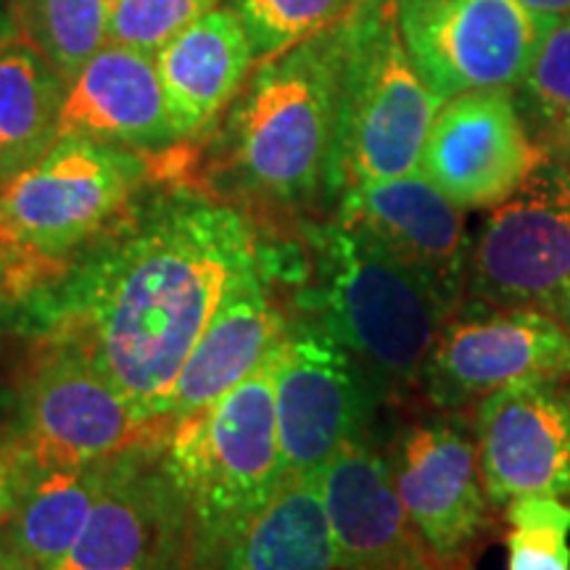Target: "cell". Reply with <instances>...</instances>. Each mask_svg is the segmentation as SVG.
I'll return each mask as SVG.
<instances>
[{
  "label": "cell",
  "instance_id": "21",
  "mask_svg": "<svg viewBox=\"0 0 570 570\" xmlns=\"http://www.w3.org/2000/svg\"><path fill=\"white\" fill-rule=\"evenodd\" d=\"M225 570H336L320 475H285L225 550Z\"/></svg>",
  "mask_w": 570,
  "mask_h": 570
},
{
  "label": "cell",
  "instance_id": "20",
  "mask_svg": "<svg viewBox=\"0 0 570 570\" xmlns=\"http://www.w3.org/2000/svg\"><path fill=\"white\" fill-rule=\"evenodd\" d=\"M175 138L206 130L238 96L256 61L252 38L230 6H217L156 51Z\"/></svg>",
  "mask_w": 570,
  "mask_h": 570
},
{
  "label": "cell",
  "instance_id": "9",
  "mask_svg": "<svg viewBox=\"0 0 570 570\" xmlns=\"http://www.w3.org/2000/svg\"><path fill=\"white\" fill-rule=\"evenodd\" d=\"M570 377V331L525 306L462 304L428 354L420 389L441 412L475 407L515 383Z\"/></svg>",
  "mask_w": 570,
  "mask_h": 570
},
{
  "label": "cell",
  "instance_id": "17",
  "mask_svg": "<svg viewBox=\"0 0 570 570\" xmlns=\"http://www.w3.org/2000/svg\"><path fill=\"white\" fill-rule=\"evenodd\" d=\"M132 446L109 460L104 491L80 539L53 570H169L177 529V491Z\"/></svg>",
  "mask_w": 570,
  "mask_h": 570
},
{
  "label": "cell",
  "instance_id": "2",
  "mask_svg": "<svg viewBox=\"0 0 570 570\" xmlns=\"http://www.w3.org/2000/svg\"><path fill=\"white\" fill-rule=\"evenodd\" d=\"M315 244L317 323L367 370L383 396L420 386L428 354L458 306L338 219L320 227Z\"/></svg>",
  "mask_w": 570,
  "mask_h": 570
},
{
  "label": "cell",
  "instance_id": "12",
  "mask_svg": "<svg viewBox=\"0 0 570 570\" xmlns=\"http://www.w3.org/2000/svg\"><path fill=\"white\" fill-rule=\"evenodd\" d=\"M396 494L444 570H470L494 531L473 428L454 415L415 420L389 458Z\"/></svg>",
  "mask_w": 570,
  "mask_h": 570
},
{
  "label": "cell",
  "instance_id": "31",
  "mask_svg": "<svg viewBox=\"0 0 570 570\" xmlns=\"http://www.w3.org/2000/svg\"><path fill=\"white\" fill-rule=\"evenodd\" d=\"M19 294H17V277H13V254L9 248L0 246V315L9 312V323L13 309H17Z\"/></svg>",
  "mask_w": 570,
  "mask_h": 570
},
{
  "label": "cell",
  "instance_id": "34",
  "mask_svg": "<svg viewBox=\"0 0 570 570\" xmlns=\"http://www.w3.org/2000/svg\"><path fill=\"white\" fill-rule=\"evenodd\" d=\"M17 175V169H13V161L9 156V148H6L3 138H0V185H3L9 177Z\"/></svg>",
  "mask_w": 570,
  "mask_h": 570
},
{
  "label": "cell",
  "instance_id": "30",
  "mask_svg": "<svg viewBox=\"0 0 570 570\" xmlns=\"http://www.w3.org/2000/svg\"><path fill=\"white\" fill-rule=\"evenodd\" d=\"M19 502V468L13 454L0 449V529L9 523Z\"/></svg>",
  "mask_w": 570,
  "mask_h": 570
},
{
  "label": "cell",
  "instance_id": "28",
  "mask_svg": "<svg viewBox=\"0 0 570 570\" xmlns=\"http://www.w3.org/2000/svg\"><path fill=\"white\" fill-rule=\"evenodd\" d=\"M570 537L560 531L510 529L508 570H570Z\"/></svg>",
  "mask_w": 570,
  "mask_h": 570
},
{
  "label": "cell",
  "instance_id": "19",
  "mask_svg": "<svg viewBox=\"0 0 570 570\" xmlns=\"http://www.w3.org/2000/svg\"><path fill=\"white\" fill-rule=\"evenodd\" d=\"M262 262L240 275L214 312L180 370L164 423L194 415L254 373L288 336V323L267 294Z\"/></svg>",
  "mask_w": 570,
  "mask_h": 570
},
{
  "label": "cell",
  "instance_id": "3",
  "mask_svg": "<svg viewBox=\"0 0 570 570\" xmlns=\"http://www.w3.org/2000/svg\"><path fill=\"white\" fill-rule=\"evenodd\" d=\"M336 27L262 61L233 106L227 122L233 173L269 202L309 204L331 188L338 109Z\"/></svg>",
  "mask_w": 570,
  "mask_h": 570
},
{
  "label": "cell",
  "instance_id": "16",
  "mask_svg": "<svg viewBox=\"0 0 570 570\" xmlns=\"http://www.w3.org/2000/svg\"><path fill=\"white\" fill-rule=\"evenodd\" d=\"M336 570H444L396 494L386 454L356 439L320 473Z\"/></svg>",
  "mask_w": 570,
  "mask_h": 570
},
{
  "label": "cell",
  "instance_id": "35",
  "mask_svg": "<svg viewBox=\"0 0 570 570\" xmlns=\"http://www.w3.org/2000/svg\"><path fill=\"white\" fill-rule=\"evenodd\" d=\"M0 42H9V40H0Z\"/></svg>",
  "mask_w": 570,
  "mask_h": 570
},
{
  "label": "cell",
  "instance_id": "8",
  "mask_svg": "<svg viewBox=\"0 0 570 570\" xmlns=\"http://www.w3.org/2000/svg\"><path fill=\"white\" fill-rule=\"evenodd\" d=\"M156 431L80 346L51 341L21 396L11 454L19 470L90 465L146 444Z\"/></svg>",
  "mask_w": 570,
  "mask_h": 570
},
{
  "label": "cell",
  "instance_id": "32",
  "mask_svg": "<svg viewBox=\"0 0 570 570\" xmlns=\"http://www.w3.org/2000/svg\"><path fill=\"white\" fill-rule=\"evenodd\" d=\"M518 3L544 21H560L570 17V0H518Z\"/></svg>",
  "mask_w": 570,
  "mask_h": 570
},
{
  "label": "cell",
  "instance_id": "14",
  "mask_svg": "<svg viewBox=\"0 0 570 570\" xmlns=\"http://www.w3.org/2000/svg\"><path fill=\"white\" fill-rule=\"evenodd\" d=\"M470 428L499 512L531 494L570 502V377L494 391L475 404Z\"/></svg>",
  "mask_w": 570,
  "mask_h": 570
},
{
  "label": "cell",
  "instance_id": "27",
  "mask_svg": "<svg viewBox=\"0 0 570 570\" xmlns=\"http://www.w3.org/2000/svg\"><path fill=\"white\" fill-rule=\"evenodd\" d=\"M219 0H109V42L154 53Z\"/></svg>",
  "mask_w": 570,
  "mask_h": 570
},
{
  "label": "cell",
  "instance_id": "1",
  "mask_svg": "<svg viewBox=\"0 0 570 570\" xmlns=\"http://www.w3.org/2000/svg\"><path fill=\"white\" fill-rule=\"evenodd\" d=\"M77 256L13 323L80 346L148 423L167 428L183 365L235 281L265 259L254 230L230 206L169 196L132 206Z\"/></svg>",
  "mask_w": 570,
  "mask_h": 570
},
{
  "label": "cell",
  "instance_id": "5",
  "mask_svg": "<svg viewBox=\"0 0 570 570\" xmlns=\"http://www.w3.org/2000/svg\"><path fill=\"white\" fill-rule=\"evenodd\" d=\"M281 346L238 386L167 431L164 470L196 512L204 539L223 550L285 479L275 404Z\"/></svg>",
  "mask_w": 570,
  "mask_h": 570
},
{
  "label": "cell",
  "instance_id": "10",
  "mask_svg": "<svg viewBox=\"0 0 570 570\" xmlns=\"http://www.w3.org/2000/svg\"><path fill=\"white\" fill-rule=\"evenodd\" d=\"M417 75L441 101L470 90H512L552 21L518 0H394Z\"/></svg>",
  "mask_w": 570,
  "mask_h": 570
},
{
  "label": "cell",
  "instance_id": "22",
  "mask_svg": "<svg viewBox=\"0 0 570 570\" xmlns=\"http://www.w3.org/2000/svg\"><path fill=\"white\" fill-rule=\"evenodd\" d=\"M109 460L75 468L19 470V502L3 531L40 570H53L80 539L92 504L104 491Z\"/></svg>",
  "mask_w": 570,
  "mask_h": 570
},
{
  "label": "cell",
  "instance_id": "11",
  "mask_svg": "<svg viewBox=\"0 0 570 570\" xmlns=\"http://www.w3.org/2000/svg\"><path fill=\"white\" fill-rule=\"evenodd\" d=\"M383 391L323 325L288 333L277 354L275 404L285 475H320L367 436Z\"/></svg>",
  "mask_w": 570,
  "mask_h": 570
},
{
  "label": "cell",
  "instance_id": "15",
  "mask_svg": "<svg viewBox=\"0 0 570 570\" xmlns=\"http://www.w3.org/2000/svg\"><path fill=\"white\" fill-rule=\"evenodd\" d=\"M336 219L423 275L452 306L465 302L473 256L465 209L428 177L410 173L356 185L338 198Z\"/></svg>",
  "mask_w": 570,
  "mask_h": 570
},
{
  "label": "cell",
  "instance_id": "6",
  "mask_svg": "<svg viewBox=\"0 0 570 570\" xmlns=\"http://www.w3.org/2000/svg\"><path fill=\"white\" fill-rule=\"evenodd\" d=\"M148 175L132 148L59 138L0 185V246L69 265L132 209Z\"/></svg>",
  "mask_w": 570,
  "mask_h": 570
},
{
  "label": "cell",
  "instance_id": "4",
  "mask_svg": "<svg viewBox=\"0 0 570 570\" xmlns=\"http://www.w3.org/2000/svg\"><path fill=\"white\" fill-rule=\"evenodd\" d=\"M338 30L336 142L327 196L417 173L441 109L404 48L394 0H362Z\"/></svg>",
  "mask_w": 570,
  "mask_h": 570
},
{
  "label": "cell",
  "instance_id": "13",
  "mask_svg": "<svg viewBox=\"0 0 570 570\" xmlns=\"http://www.w3.org/2000/svg\"><path fill=\"white\" fill-rule=\"evenodd\" d=\"M550 156L525 127L508 88L449 98L433 119L417 173L460 209H494Z\"/></svg>",
  "mask_w": 570,
  "mask_h": 570
},
{
  "label": "cell",
  "instance_id": "33",
  "mask_svg": "<svg viewBox=\"0 0 570 570\" xmlns=\"http://www.w3.org/2000/svg\"><path fill=\"white\" fill-rule=\"evenodd\" d=\"M0 570H40L13 547V541L6 537L3 529H0Z\"/></svg>",
  "mask_w": 570,
  "mask_h": 570
},
{
  "label": "cell",
  "instance_id": "7",
  "mask_svg": "<svg viewBox=\"0 0 570 570\" xmlns=\"http://www.w3.org/2000/svg\"><path fill=\"white\" fill-rule=\"evenodd\" d=\"M525 306L570 331V161L547 159L489 209L473 238L465 302Z\"/></svg>",
  "mask_w": 570,
  "mask_h": 570
},
{
  "label": "cell",
  "instance_id": "18",
  "mask_svg": "<svg viewBox=\"0 0 570 570\" xmlns=\"http://www.w3.org/2000/svg\"><path fill=\"white\" fill-rule=\"evenodd\" d=\"M59 138H90L142 151L175 142L154 53L109 42L92 56L69 82Z\"/></svg>",
  "mask_w": 570,
  "mask_h": 570
},
{
  "label": "cell",
  "instance_id": "26",
  "mask_svg": "<svg viewBox=\"0 0 570 570\" xmlns=\"http://www.w3.org/2000/svg\"><path fill=\"white\" fill-rule=\"evenodd\" d=\"M360 3L362 0H227L246 27L259 63L333 30Z\"/></svg>",
  "mask_w": 570,
  "mask_h": 570
},
{
  "label": "cell",
  "instance_id": "24",
  "mask_svg": "<svg viewBox=\"0 0 570 570\" xmlns=\"http://www.w3.org/2000/svg\"><path fill=\"white\" fill-rule=\"evenodd\" d=\"M9 32L69 85L109 46V0H9Z\"/></svg>",
  "mask_w": 570,
  "mask_h": 570
},
{
  "label": "cell",
  "instance_id": "25",
  "mask_svg": "<svg viewBox=\"0 0 570 570\" xmlns=\"http://www.w3.org/2000/svg\"><path fill=\"white\" fill-rule=\"evenodd\" d=\"M512 96L541 151L570 161V17L552 21Z\"/></svg>",
  "mask_w": 570,
  "mask_h": 570
},
{
  "label": "cell",
  "instance_id": "29",
  "mask_svg": "<svg viewBox=\"0 0 570 570\" xmlns=\"http://www.w3.org/2000/svg\"><path fill=\"white\" fill-rule=\"evenodd\" d=\"M510 529L560 531L570 537V502L558 497H518L502 510Z\"/></svg>",
  "mask_w": 570,
  "mask_h": 570
},
{
  "label": "cell",
  "instance_id": "23",
  "mask_svg": "<svg viewBox=\"0 0 570 570\" xmlns=\"http://www.w3.org/2000/svg\"><path fill=\"white\" fill-rule=\"evenodd\" d=\"M69 85L51 63L17 40L0 42V138L21 173L59 140Z\"/></svg>",
  "mask_w": 570,
  "mask_h": 570
}]
</instances>
